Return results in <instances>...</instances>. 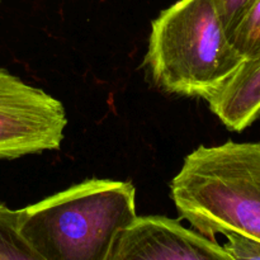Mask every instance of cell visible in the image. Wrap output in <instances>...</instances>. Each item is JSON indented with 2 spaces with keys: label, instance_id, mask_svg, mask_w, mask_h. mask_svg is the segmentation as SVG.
Segmentation results:
<instances>
[{
  "label": "cell",
  "instance_id": "obj_1",
  "mask_svg": "<svg viewBox=\"0 0 260 260\" xmlns=\"http://www.w3.org/2000/svg\"><path fill=\"white\" fill-rule=\"evenodd\" d=\"M136 217L131 182L88 179L18 210L17 228L45 260H109Z\"/></svg>",
  "mask_w": 260,
  "mask_h": 260
},
{
  "label": "cell",
  "instance_id": "obj_2",
  "mask_svg": "<svg viewBox=\"0 0 260 260\" xmlns=\"http://www.w3.org/2000/svg\"><path fill=\"white\" fill-rule=\"evenodd\" d=\"M179 217L216 240L226 231L260 241V141L200 146L170 183Z\"/></svg>",
  "mask_w": 260,
  "mask_h": 260
},
{
  "label": "cell",
  "instance_id": "obj_3",
  "mask_svg": "<svg viewBox=\"0 0 260 260\" xmlns=\"http://www.w3.org/2000/svg\"><path fill=\"white\" fill-rule=\"evenodd\" d=\"M244 60L226 35L217 0H178L162 10L145 55L157 88L205 101Z\"/></svg>",
  "mask_w": 260,
  "mask_h": 260
},
{
  "label": "cell",
  "instance_id": "obj_4",
  "mask_svg": "<svg viewBox=\"0 0 260 260\" xmlns=\"http://www.w3.org/2000/svg\"><path fill=\"white\" fill-rule=\"evenodd\" d=\"M66 126L58 99L0 68V160L60 149Z\"/></svg>",
  "mask_w": 260,
  "mask_h": 260
},
{
  "label": "cell",
  "instance_id": "obj_5",
  "mask_svg": "<svg viewBox=\"0 0 260 260\" xmlns=\"http://www.w3.org/2000/svg\"><path fill=\"white\" fill-rule=\"evenodd\" d=\"M109 260H235L217 240L165 216H137L117 238Z\"/></svg>",
  "mask_w": 260,
  "mask_h": 260
},
{
  "label": "cell",
  "instance_id": "obj_6",
  "mask_svg": "<svg viewBox=\"0 0 260 260\" xmlns=\"http://www.w3.org/2000/svg\"><path fill=\"white\" fill-rule=\"evenodd\" d=\"M206 102L230 131L253 124L260 116V57L244 60Z\"/></svg>",
  "mask_w": 260,
  "mask_h": 260
},
{
  "label": "cell",
  "instance_id": "obj_7",
  "mask_svg": "<svg viewBox=\"0 0 260 260\" xmlns=\"http://www.w3.org/2000/svg\"><path fill=\"white\" fill-rule=\"evenodd\" d=\"M17 216L18 210L0 202V260H45L22 238Z\"/></svg>",
  "mask_w": 260,
  "mask_h": 260
},
{
  "label": "cell",
  "instance_id": "obj_8",
  "mask_svg": "<svg viewBox=\"0 0 260 260\" xmlns=\"http://www.w3.org/2000/svg\"><path fill=\"white\" fill-rule=\"evenodd\" d=\"M230 41L245 60L260 57V0L239 23Z\"/></svg>",
  "mask_w": 260,
  "mask_h": 260
},
{
  "label": "cell",
  "instance_id": "obj_9",
  "mask_svg": "<svg viewBox=\"0 0 260 260\" xmlns=\"http://www.w3.org/2000/svg\"><path fill=\"white\" fill-rule=\"evenodd\" d=\"M258 0H217L218 13L225 32L230 40L231 35L243 20L246 13Z\"/></svg>",
  "mask_w": 260,
  "mask_h": 260
},
{
  "label": "cell",
  "instance_id": "obj_10",
  "mask_svg": "<svg viewBox=\"0 0 260 260\" xmlns=\"http://www.w3.org/2000/svg\"><path fill=\"white\" fill-rule=\"evenodd\" d=\"M222 235L226 238L222 246L235 260H260V241L233 231H226Z\"/></svg>",
  "mask_w": 260,
  "mask_h": 260
},
{
  "label": "cell",
  "instance_id": "obj_11",
  "mask_svg": "<svg viewBox=\"0 0 260 260\" xmlns=\"http://www.w3.org/2000/svg\"><path fill=\"white\" fill-rule=\"evenodd\" d=\"M0 2H2V0H0Z\"/></svg>",
  "mask_w": 260,
  "mask_h": 260
}]
</instances>
